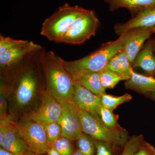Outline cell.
Wrapping results in <instances>:
<instances>
[{"label": "cell", "mask_w": 155, "mask_h": 155, "mask_svg": "<svg viewBox=\"0 0 155 155\" xmlns=\"http://www.w3.org/2000/svg\"><path fill=\"white\" fill-rule=\"evenodd\" d=\"M78 110L83 133L90 136L95 140L110 145L115 148L123 147L126 144L128 136L114 132L104 124L101 119H97L86 111L78 108Z\"/></svg>", "instance_id": "obj_5"}, {"label": "cell", "mask_w": 155, "mask_h": 155, "mask_svg": "<svg viewBox=\"0 0 155 155\" xmlns=\"http://www.w3.org/2000/svg\"><path fill=\"white\" fill-rule=\"evenodd\" d=\"M154 51L155 52V43H154Z\"/></svg>", "instance_id": "obj_35"}, {"label": "cell", "mask_w": 155, "mask_h": 155, "mask_svg": "<svg viewBox=\"0 0 155 155\" xmlns=\"http://www.w3.org/2000/svg\"><path fill=\"white\" fill-rule=\"evenodd\" d=\"M60 103L62 113L58 122L61 128V134L72 140H77L83 133L77 107L73 102Z\"/></svg>", "instance_id": "obj_8"}, {"label": "cell", "mask_w": 155, "mask_h": 155, "mask_svg": "<svg viewBox=\"0 0 155 155\" xmlns=\"http://www.w3.org/2000/svg\"><path fill=\"white\" fill-rule=\"evenodd\" d=\"M23 154L15 153L9 151L1 147H0V155H23Z\"/></svg>", "instance_id": "obj_31"}, {"label": "cell", "mask_w": 155, "mask_h": 155, "mask_svg": "<svg viewBox=\"0 0 155 155\" xmlns=\"http://www.w3.org/2000/svg\"><path fill=\"white\" fill-rule=\"evenodd\" d=\"M51 147L61 155H72L74 152L72 140L62 134Z\"/></svg>", "instance_id": "obj_24"}, {"label": "cell", "mask_w": 155, "mask_h": 155, "mask_svg": "<svg viewBox=\"0 0 155 155\" xmlns=\"http://www.w3.org/2000/svg\"><path fill=\"white\" fill-rule=\"evenodd\" d=\"M132 155H155V148L150 143L145 141Z\"/></svg>", "instance_id": "obj_29"}, {"label": "cell", "mask_w": 155, "mask_h": 155, "mask_svg": "<svg viewBox=\"0 0 155 155\" xmlns=\"http://www.w3.org/2000/svg\"><path fill=\"white\" fill-rule=\"evenodd\" d=\"M145 141L143 134L134 135L128 139L120 155H132Z\"/></svg>", "instance_id": "obj_25"}, {"label": "cell", "mask_w": 155, "mask_h": 155, "mask_svg": "<svg viewBox=\"0 0 155 155\" xmlns=\"http://www.w3.org/2000/svg\"><path fill=\"white\" fill-rule=\"evenodd\" d=\"M95 155H114V147L104 142L95 140Z\"/></svg>", "instance_id": "obj_28"}, {"label": "cell", "mask_w": 155, "mask_h": 155, "mask_svg": "<svg viewBox=\"0 0 155 155\" xmlns=\"http://www.w3.org/2000/svg\"><path fill=\"white\" fill-rule=\"evenodd\" d=\"M100 118L102 122L110 129L116 133L123 135H127V131L118 123L119 115L114 114L113 111L101 106L99 112Z\"/></svg>", "instance_id": "obj_20"}, {"label": "cell", "mask_w": 155, "mask_h": 155, "mask_svg": "<svg viewBox=\"0 0 155 155\" xmlns=\"http://www.w3.org/2000/svg\"><path fill=\"white\" fill-rule=\"evenodd\" d=\"M0 146L15 153L24 154L28 150L26 143L20 135L16 124L12 122L6 128Z\"/></svg>", "instance_id": "obj_15"}, {"label": "cell", "mask_w": 155, "mask_h": 155, "mask_svg": "<svg viewBox=\"0 0 155 155\" xmlns=\"http://www.w3.org/2000/svg\"><path fill=\"white\" fill-rule=\"evenodd\" d=\"M0 117L1 119H4L8 116L7 110L8 108V98L9 90L5 81L1 80L0 88Z\"/></svg>", "instance_id": "obj_27"}, {"label": "cell", "mask_w": 155, "mask_h": 155, "mask_svg": "<svg viewBox=\"0 0 155 155\" xmlns=\"http://www.w3.org/2000/svg\"><path fill=\"white\" fill-rule=\"evenodd\" d=\"M102 106L112 111L116 109L118 106L130 102L132 99L131 95L125 94L121 96H114L104 94L101 96Z\"/></svg>", "instance_id": "obj_21"}, {"label": "cell", "mask_w": 155, "mask_h": 155, "mask_svg": "<svg viewBox=\"0 0 155 155\" xmlns=\"http://www.w3.org/2000/svg\"><path fill=\"white\" fill-rule=\"evenodd\" d=\"M105 69L116 73L125 81L128 80L134 72L129 58L123 50L111 58Z\"/></svg>", "instance_id": "obj_17"}, {"label": "cell", "mask_w": 155, "mask_h": 155, "mask_svg": "<svg viewBox=\"0 0 155 155\" xmlns=\"http://www.w3.org/2000/svg\"><path fill=\"white\" fill-rule=\"evenodd\" d=\"M154 43L155 40H149L139 53L132 66L133 68H141L146 75L155 78Z\"/></svg>", "instance_id": "obj_16"}, {"label": "cell", "mask_w": 155, "mask_h": 155, "mask_svg": "<svg viewBox=\"0 0 155 155\" xmlns=\"http://www.w3.org/2000/svg\"><path fill=\"white\" fill-rule=\"evenodd\" d=\"M155 33V26L134 28L121 35L123 37V51L132 65L145 41Z\"/></svg>", "instance_id": "obj_9"}, {"label": "cell", "mask_w": 155, "mask_h": 155, "mask_svg": "<svg viewBox=\"0 0 155 155\" xmlns=\"http://www.w3.org/2000/svg\"><path fill=\"white\" fill-rule=\"evenodd\" d=\"M73 102L78 109L101 119L99 115L100 108L102 106L101 97L94 94L75 81Z\"/></svg>", "instance_id": "obj_12"}, {"label": "cell", "mask_w": 155, "mask_h": 155, "mask_svg": "<svg viewBox=\"0 0 155 155\" xmlns=\"http://www.w3.org/2000/svg\"><path fill=\"white\" fill-rule=\"evenodd\" d=\"M47 154L48 155H61L52 147H50L48 150Z\"/></svg>", "instance_id": "obj_32"}, {"label": "cell", "mask_w": 155, "mask_h": 155, "mask_svg": "<svg viewBox=\"0 0 155 155\" xmlns=\"http://www.w3.org/2000/svg\"><path fill=\"white\" fill-rule=\"evenodd\" d=\"M13 122V117L11 115H8L4 119H1L0 122V143L2 141L4 134L7 127Z\"/></svg>", "instance_id": "obj_30"}, {"label": "cell", "mask_w": 155, "mask_h": 155, "mask_svg": "<svg viewBox=\"0 0 155 155\" xmlns=\"http://www.w3.org/2000/svg\"><path fill=\"white\" fill-rule=\"evenodd\" d=\"M99 24L94 11L87 10L75 19L60 42L82 44L95 35Z\"/></svg>", "instance_id": "obj_6"}, {"label": "cell", "mask_w": 155, "mask_h": 155, "mask_svg": "<svg viewBox=\"0 0 155 155\" xmlns=\"http://www.w3.org/2000/svg\"><path fill=\"white\" fill-rule=\"evenodd\" d=\"M41 46L32 41L18 40L10 49L0 54L1 69H8L19 64L26 56L40 51Z\"/></svg>", "instance_id": "obj_10"}, {"label": "cell", "mask_w": 155, "mask_h": 155, "mask_svg": "<svg viewBox=\"0 0 155 155\" xmlns=\"http://www.w3.org/2000/svg\"><path fill=\"white\" fill-rule=\"evenodd\" d=\"M155 26V8H153L142 11L127 22L116 24L114 29L116 34L120 35L133 28Z\"/></svg>", "instance_id": "obj_14"}, {"label": "cell", "mask_w": 155, "mask_h": 155, "mask_svg": "<svg viewBox=\"0 0 155 155\" xmlns=\"http://www.w3.org/2000/svg\"><path fill=\"white\" fill-rule=\"evenodd\" d=\"M74 81L78 82L84 87L99 96L101 97L106 93L105 89L104 88L101 83L100 72L84 73Z\"/></svg>", "instance_id": "obj_19"}, {"label": "cell", "mask_w": 155, "mask_h": 155, "mask_svg": "<svg viewBox=\"0 0 155 155\" xmlns=\"http://www.w3.org/2000/svg\"><path fill=\"white\" fill-rule=\"evenodd\" d=\"M87 10L65 4L43 23L41 34L50 41L60 42L74 21Z\"/></svg>", "instance_id": "obj_4"}, {"label": "cell", "mask_w": 155, "mask_h": 155, "mask_svg": "<svg viewBox=\"0 0 155 155\" xmlns=\"http://www.w3.org/2000/svg\"><path fill=\"white\" fill-rule=\"evenodd\" d=\"M23 155H35L33 153L31 152L30 151L28 150L27 151L25 152L24 154H23Z\"/></svg>", "instance_id": "obj_34"}, {"label": "cell", "mask_w": 155, "mask_h": 155, "mask_svg": "<svg viewBox=\"0 0 155 155\" xmlns=\"http://www.w3.org/2000/svg\"><path fill=\"white\" fill-rule=\"evenodd\" d=\"M48 155L47 154H45V155Z\"/></svg>", "instance_id": "obj_36"}, {"label": "cell", "mask_w": 155, "mask_h": 155, "mask_svg": "<svg viewBox=\"0 0 155 155\" xmlns=\"http://www.w3.org/2000/svg\"><path fill=\"white\" fill-rule=\"evenodd\" d=\"M16 125L28 150L35 155L47 154L51 145L43 125L28 118Z\"/></svg>", "instance_id": "obj_7"}, {"label": "cell", "mask_w": 155, "mask_h": 155, "mask_svg": "<svg viewBox=\"0 0 155 155\" xmlns=\"http://www.w3.org/2000/svg\"><path fill=\"white\" fill-rule=\"evenodd\" d=\"M123 37L106 42L95 51L83 58L64 61V66L75 81L84 73L100 72L105 69L108 62L117 53L123 50Z\"/></svg>", "instance_id": "obj_2"}, {"label": "cell", "mask_w": 155, "mask_h": 155, "mask_svg": "<svg viewBox=\"0 0 155 155\" xmlns=\"http://www.w3.org/2000/svg\"><path fill=\"white\" fill-rule=\"evenodd\" d=\"M72 155H84L79 150L77 149L74 152Z\"/></svg>", "instance_id": "obj_33"}, {"label": "cell", "mask_w": 155, "mask_h": 155, "mask_svg": "<svg viewBox=\"0 0 155 155\" xmlns=\"http://www.w3.org/2000/svg\"><path fill=\"white\" fill-rule=\"evenodd\" d=\"M49 92L59 102H73L75 81L65 68L64 60L52 51H41L39 55Z\"/></svg>", "instance_id": "obj_1"}, {"label": "cell", "mask_w": 155, "mask_h": 155, "mask_svg": "<svg viewBox=\"0 0 155 155\" xmlns=\"http://www.w3.org/2000/svg\"><path fill=\"white\" fill-rule=\"evenodd\" d=\"M78 149L84 155H95V140L82 133L77 140Z\"/></svg>", "instance_id": "obj_22"}, {"label": "cell", "mask_w": 155, "mask_h": 155, "mask_svg": "<svg viewBox=\"0 0 155 155\" xmlns=\"http://www.w3.org/2000/svg\"><path fill=\"white\" fill-rule=\"evenodd\" d=\"M101 83L104 88L113 89L122 81H124L122 78L116 73L104 69L100 72Z\"/></svg>", "instance_id": "obj_23"}, {"label": "cell", "mask_w": 155, "mask_h": 155, "mask_svg": "<svg viewBox=\"0 0 155 155\" xmlns=\"http://www.w3.org/2000/svg\"><path fill=\"white\" fill-rule=\"evenodd\" d=\"M125 87L143 95L155 102V78L134 71L131 77L125 81Z\"/></svg>", "instance_id": "obj_13"}, {"label": "cell", "mask_w": 155, "mask_h": 155, "mask_svg": "<svg viewBox=\"0 0 155 155\" xmlns=\"http://www.w3.org/2000/svg\"><path fill=\"white\" fill-rule=\"evenodd\" d=\"M8 86L12 93L13 107L19 111L26 108L32 101L38 88L36 70L31 66H25L15 74Z\"/></svg>", "instance_id": "obj_3"}, {"label": "cell", "mask_w": 155, "mask_h": 155, "mask_svg": "<svg viewBox=\"0 0 155 155\" xmlns=\"http://www.w3.org/2000/svg\"><path fill=\"white\" fill-rule=\"evenodd\" d=\"M111 11L125 8L137 14L147 9L155 8V0H107Z\"/></svg>", "instance_id": "obj_18"}, {"label": "cell", "mask_w": 155, "mask_h": 155, "mask_svg": "<svg viewBox=\"0 0 155 155\" xmlns=\"http://www.w3.org/2000/svg\"><path fill=\"white\" fill-rule=\"evenodd\" d=\"M42 125L44 127L51 147L53 143L61 135L62 130L61 126L58 122H50Z\"/></svg>", "instance_id": "obj_26"}, {"label": "cell", "mask_w": 155, "mask_h": 155, "mask_svg": "<svg viewBox=\"0 0 155 155\" xmlns=\"http://www.w3.org/2000/svg\"><path fill=\"white\" fill-rule=\"evenodd\" d=\"M61 113V103L47 90L43 95L40 107L31 114L28 118L43 125L58 122Z\"/></svg>", "instance_id": "obj_11"}]
</instances>
